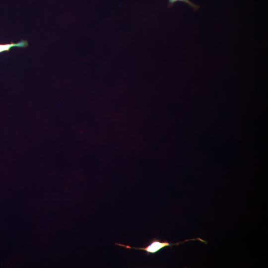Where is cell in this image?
I'll return each mask as SVG.
<instances>
[{"label":"cell","mask_w":268,"mask_h":268,"mask_svg":"<svg viewBox=\"0 0 268 268\" xmlns=\"http://www.w3.org/2000/svg\"><path fill=\"white\" fill-rule=\"evenodd\" d=\"M199 240L200 242H202L205 244H207V241L201 239L200 238H192L190 239H186L183 241L178 242L175 243H170L166 240L161 241L156 238H153L149 244L146 245L144 247L136 248L134 247H131L129 245H126L124 244L116 243L115 244L120 247H124L126 249H134L136 250H139L140 251H144L147 255L149 254H154L157 253L162 249L169 247L171 248L174 245H178L180 244H184L189 241Z\"/></svg>","instance_id":"6da1fadb"},{"label":"cell","mask_w":268,"mask_h":268,"mask_svg":"<svg viewBox=\"0 0 268 268\" xmlns=\"http://www.w3.org/2000/svg\"><path fill=\"white\" fill-rule=\"evenodd\" d=\"M28 46V42L26 40H21L17 43H13L7 44H0V53L3 51H8L10 48L13 47H18L24 48Z\"/></svg>","instance_id":"7a4b0ae2"},{"label":"cell","mask_w":268,"mask_h":268,"mask_svg":"<svg viewBox=\"0 0 268 268\" xmlns=\"http://www.w3.org/2000/svg\"><path fill=\"white\" fill-rule=\"evenodd\" d=\"M168 0V7H171L175 3L177 2H184L188 4L190 6L192 7L194 10H197L199 8V6L193 3L190 0Z\"/></svg>","instance_id":"3957f363"}]
</instances>
